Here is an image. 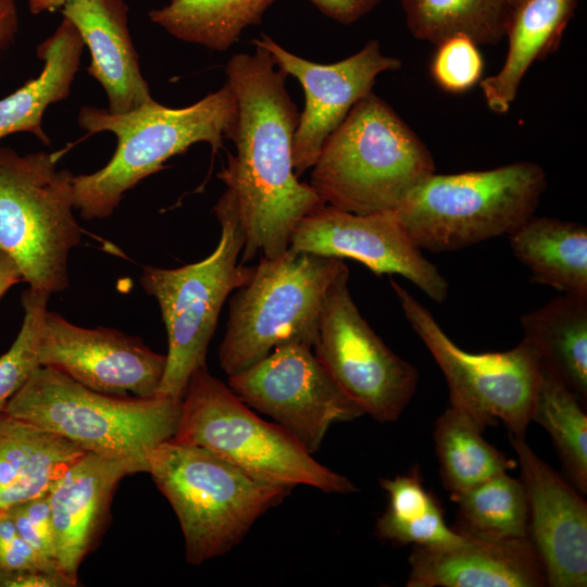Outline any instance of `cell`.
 Wrapping results in <instances>:
<instances>
[{
  "instance_id": "6da1fadb",
  "label": "cell",
  "mask_w": 587,
  "mask_h": 587,
  "mask_svg": "<svg viewBox=\"0 0 587 587\" xmlns=\"http://www.w3.org/2000/svg\"><path fill=\"white\" fill-rule=\"evenodd\" d=\"M225 66L238 102L233 141L236 153L218 173L233 197L245 230L241 263L285 253L297 224L325 205L294 170L292 141L299 123L297 105L286 88V74L271 54L254 45Z\"/></svg>"
},
{
  "instance_id": "7a4b0ae2",
  "label": "cell",
  "mask_w": 587,
  "mask_h": 587,
  "mask_svg": "<svg viewBox=\"0 0 587 587\" xmlns=\"http://www.w3.org/2000/svg\"><path fill=\"white\" fill-rule=\"evenodd\" d=\"M238 102L229 84L185 108H168L153 99L126 113L83 107L78 125L89 135L110 132L117 139L111 160L91 174L73 176L74 207L86 220L110 216L124 193L164 163L197 142L215 153L233 139Z\"/></svg>"
},
{
  "instance_id": "3957f363",
  "label": "cell",
  "mask_w": 587,
  "mask_h": 587,
  "mask_svg": "<svg viewBox=\"0 0 587 587\" xmlns=\"http://www.w3.org/2000/svg\"><path fill=\"white\" fill-rule=\"evenodd\" d=\"M310 186L330 207L355 214L396 211L435 173L432 153L373 91L361 98L324 142Z\"/></svg>"
},
{
  "instance_id": "277c9868",
  "label": "cell",
  "mask_w": 587,
  "mask_h": 587,
  "mask_svg": "<svg viewBox=\"0 0 587 587\" xmlns=\"http://www.w3.org/2000/svg\"><path fill=\"white\" fill-rule=\"evenodd\" d=\"M148 473L178 519L192 565L227 553L291 492L203 447L173 440L150 452Z\"/></svg>"
},
{
  "instance_id": "5b68a950",
  "label": "cell",
  "mask_w": 587,
  "mask_h": 587,
  "mask_svg": "<svg viewBox=\"0 0 587 587\" xmlns=\"http://www.w3.org/2000/svg\"><path fill=\"white\" fill-rule=\"evenodd\" d=\"M3 412L85 451L130 459L148 467L150 452L176 433L180 400L105 395L54 367L38 366Z\"/></svg>"
},
{
  "instance_id": "8992f818",
  "label": "cell",
  "mask_w": 587,
  "mask_h": 587,
  "mask_svg": "<svg viewBox=\"0 0 587 587\" xmlns=\"http://www.w3.org/2000/svg\"><path fill=\"white\" fill-rule=\"evenodd\" d=\"M547 188L537 163L484 171L433 173L395 211L421 249L448 252L511 234L534 215Z\"/></svg>"
},
{
  "instance_id": "52a82bcc",
  "label": "cell",
  "mask_w": 587,
  "mask_h": 587,
  "mask_svg": "<svg viewBox=\"0 0 587 587\" xmlns=\"http://www.w3.org/2000/svg\"><path fill=\"white\" fill-rule=\"evenodd\" d=\"M171 440L203 447L274 485H305L327 494L357 491L351 480L317 462L288 430L259 417L207 366L188 380Z\"/></svg>"
},
{
  "instance_id": "ba28073f",
  "label": "cell",
  "mask_w": 587,
  "mask_h": 587,
  "mask_svg": "<svg viewBox=\"0 0 587 587\" xmlns=\"http://www.w3.org/2000/svg\"><path fill=\"white\" fill-rule=\"evenodd\" d=\"M346 268L341 259L290 248L277 258L263 257L232 294L221 369L234 375L288 342L313 347L328 288Z\"/></svg>"
},
{
  "instance_id": "9c48e42d",
  "label": "cell",
  "mask_w": 587,
  "mask_h": 587,
  "mask_svg": "<svg viewBox=\"0 0 587 587\" xmlns=\"http://www.w3.org/2000/svg\"><path fill=\"white\" fill-rule=\"evenodd\" d=\"M214 212L221 237L209 257L176 268L142 270L140 284L159 303L168 341L158 396L182 399L192 373L207 366L209 344L224 302L253 273L254 265L239 262L245 230L227 190L217 200Z\"/></svg>"
},
{
  "instance_id": "30bf717a",
  "label": "cell",
  "mask_w": 587,
  "mask_h": 587,
  "mask_svg": "<svg viewBox=\"0 0 587 587\" xmlns=\"http://www.w3.org/2000/svg\"><path fill=\"white\" fill-rule=\"evenodd\" d=\"M68 148L20 155L0 147V250L29 288L49 295L67 287L68 254L82 239L73 175L58 168Z\"/></svg>"
},
{
  "instance_id": "8fae6325",
  "label": "cell",
  "mask_w": 587,
  "mask_h": 587,
  "mask_svg": "<svg viewBox=\"0 0 587 587\" xmlns=\"http://www.w3.org/2000/svg\"><path fill=\"white\" fill-rule=\"evenodd\" d=\"M407 321L441 370L450 405L466 413L484 429L501 421L509 435L525 438L541 378V359L523 338L501 352L472 353L457 346L430 312L390 278Z\"/></svg>"
},
{
  "instance_id": "7c38bea8",
  "label": "cell",
  "mask_w": 587,
  "mask_h": 587,
  "mask_svg": "<svg viewBox=\"0 0 587 587\" xmlns=\"http://www.w3.org/2000/svg\"><path fill=\"white\" fill-rule=\"evenodd\" d=\"M349 270L330 284L313 350L340 389L380 423L397 421L415 394L417 370L396 354L361 315Z\"/></svg>"
},
{
  "instance_id": "4fadbf2b",
  "label": "cell",
  "mask_w": 587,
  "mask_h": 587,
  "mask_svg": "<svg viewBox=\"0 0 587 587\" xmlns=\"http://www.w3.org/2000/svg\"><path fill=\"white\" fill-rule=\"evenodd\" d=\"M228 387L247 405L271 416L311 454L336 422L364 412L336 384L313 347L288 342L248 369L228 376Z\"/></svg>"
},
{
  "instance_id": "5bb4252c",
  "label": "cell",
  "mask_w": 587,
  "mask_h": 587,
  "mask_svg": "<svg viewBox=\"0 0 587 587\" xmlns=\"http://www.w3.org/2000/svg\"><path fill=\"white\" fill-rule=\"evenodd\" d=\"M289 248L361 262L374 274H399L437 303L448 282L403 229L395 211L355 214L325 204L295 227Z\"/></svg>"
},
{
  "instance_id": "9a60e30c",
  "label": "cell",
  "mask_w": 587,
  "mask_h": 587,
  "mask_svg": "<svg viewBox=\"0 0 587 587\" xmlns=\"http://www.w3.org/2000/svg\"><path fill=\"white\" fill-rule=\"evenodd\" d=\"M276 66L303 88L305 104L292 141V163L299 177L315 163L326 139L351 108L372 91L376 77L401 67V61L382 52L379 42L367 41L357 53L335 63H315L294 54L270 36L253 40Z\"/></svg>"
},
{
  "instance_id": "2e32d148",
  "label": "cell",
  "mask_w": 587,
  "mask_h": 587,
  "mask_svg": "<svg viewBox=\"0 0 587 587\" xmlns=\"http://www.w3.org/2000/svg\"><path fill=\"white\" fill-rule=\"evenodd\" d=\"M40 366L54 367L82 385L111 396L151 398L166 354L117 329L80 327L47 311L39 342Z\"/></svg>"
},
{
  "instance_id": "e0dca14e",
  "label": "cell",
  "mask_w": 587,
  "mask_h": 587,
  "mask_svg": "<svg viewBox=\"0 0 587 587\" xmlns=\"http://www.w3.org/2000/svg\"><path fill=\"white\" fill-rule=\"evenodd\" d=\"M528 507L527 534L547 586L587 585V503L583 495L540 459L525 438L509 435Z\"/></svg>"
},
{
  "instance_id": "ac0fdd59",
  "label": "cell",
  "mask_w": 587,
  "mask_h": 587,
  "mask_svg": "<svg viewBox=\"0 0 587 587\" xmlns=\"http://www.w3.org/2000/svg\"><path fill=\"white\" fill-rule=\"evenodd\" d=\"M138 472L148 473V467L130 459L86 451L47 491L58 566L75 584L82 561L102 530L117 484Z\"/></svg>"
},
{
  "instance_id": "d6986e66",
  "label": "cell",
  "mask_w": 587,
  "mask_h": 587,
  "mask_svg": "<svg viewBox=\"0 0 587 587\" xmlns=\"http://www.w3.org/2000/svg\"><path fill=\"white\" fill-rule=\"evenodd\" d=\"M459 532L464 539L454 546H414L408 587L547 586L542 563L528 537L500 539Z\"/></svg>"
},
{
  "instance_id": "ffe728a7",
  "label": "cell",
  "mask_w": 587,
  "mask_h": 587,
  "mask_svg": "<svg viewBox=\"0 0 587 587\" xmlns=\"http://www.w3.org/2000/svg\"><path fill=\"white\" fill-rule=\"evenodd\" d=\"M63 17L77 29L90 52L87 73L108 97V111L126 113L152 99L128 29L124 0H67Z\"/></svg>"
},
{
  "instance_id": "44dd1931",
  "label": "cell",
  "mask_w": 587,
  "mask_h": 587,
  "mask_svg": "<svg viewBox=\"0 0 587 587\" xmlns=\"http://www.w3.org/2000/svg\"><path fill=\"white\" fill-rule=\"evenodd\" d=\"M85 452L59 435L0 413V511L47 492Z\"/></svg>"
},
{
  "instance_id": "7402d4cb",
  "label": "cell",
  "mask_w": 587,
  "mask_h": 587,
  "mask_svg": "<svg viewBox=\"0 0 587 587\" xmlns=\"http://www.w3.org/2000/svg\"><path fill=\"white\" fill-rule=\"evenodd\" d=\"M578 0H522L512 9L505 36L508 52L501 68L479 82L489 110L507 113L534 62L554 52Z\"/></svg>"
},
{
  "instance_id": "603a6c76",
  "label": "cell",
  "mask_w": 587,
  "mask_h": 587,
  "mask_svg": "<svg viewBox=\"0 0 587 587\" xmlns=\"http://www.w3.org/2000/svg\"><path fill=\"white\" fill-rule=\"evenodd\" d=\"M85 43L75 26L65 17L37 48L43 61L41 73L21 88L0 99V139L27 132L43 145H50L42 129V116L52 103L66 99L79 68Z\"/></svg>"
},
{
  "instance_id": "cb8c5ba5",
  "label": "cell",
  "mask_w": 587,
  "mask_h": 587,
  "mask_svg": "<svg viewBox=\"0 0 587 587\" xmlns=\"http://www.w3.org/2000/svg\"><path fill=\"white\" fill-rule=\"evenodd\" d=\"M510 237L532 280L564 294L587 296V228L576 222L532 215Z\"/></svg>"
},
{
  "instance_id": "d4e9b609",
  "label": "cell",
  "mask_w": 587,
  "mask_h": 587,
  "mask_svg": "<svg viewBox=\"0 0 587 587\" xmlns=\"http://www.w3.org/2000/svg\"><path fill=\"white\" fill-rule=\"evenodd\" d=\"M542 369L587 399V296L564 294L521 316Z\"/></svg>"
},
{
  "instance_id": "484cf974",
  "label": "cell",
  "mask_w": 587,
  "mask_h": 587,
  "mask_svg": "<svg viewBox=\"0 0 587 587\" xmlns=\"http://www.w3.org/2000/svg\"><path fill=\"white\" fill-rule=\"evenodd\" d=\"M388 497L386 511L377 519L376 534L395 545L445 548L463 541L464 536L447 525L444 509L423 483L420 465L405 474L380 478Z\"/></svg>"
},
{
  "instance_id": "4316f807",
  "label": "cell",
  "mask_w": 587,
  "mask_h": 587,
  "mask_svg": "<svg viewBox=\"0 0 587 587\" xmlns=\"http://www.w3.org/2000/svg\"><path fill=\"white\" fill-rule=\"evenodd\" d=\"M483 432L474 419L451 405L436 420L433 433L435 453L442 485L451 495L516 465L486 441Z\"/></svg>"
},
{
  "instance_id": "83f0119b",
  "label": "cell",
  "mask_w": 587,
  "mask_h": 587,
  "mask_svg": "<svg viewBox=\"0 0 587 587\" xmlns=\"http://www.w3.org/2000/svg\"><path fill=\"white\" fill-rule=\"evenodd\" d=\"M275 0H171L149 12L150 21L175 38L225 51Z\"/></svg>"
},
{
  "instance_id": "f1b7e54d",
  "label": "cell",
  "mask_w": 587,
  "mask_h": 587,
  "mask_svg": "<svg viewBox=\"0 0 587 587\" xmlns=\"http://www.w3.org/2000/svg\"><path fill=\"white\" fill-rule=\"evenodd\" d=\"M412 35L435 46L454 35L495 45L507 34L512 9L507 0H401Z\"/></svg>"
},
{
  "instance_id": "f546056e",
  "label": "cell",
  "mask_w": 587,
  "mask_h": 587,
  "mask_svg": "<svg viewBox=\"0 0 587 587\" xmlns=\"http://www.w3.org/2000/svg\"><path fill=\"white\" fill-rule=\"evenodd\" d=\"M582 403L574 391L542 369L532 421L550 434L570 484L586 495L587 415Z\"/></svg>"
},
{
  "instance_id": "4dcf8cb0",
  "label": "cell",
  "mask_w": 587,
  "mask_h": 587,
  "mask_svg": "<svg viewBox=\"0 0 587 587\" xmlns=\"http://www.w3.org/2000/svg\"><path fill=\"white\" fill-rule=\"evenodd\" d=\"M458 505L454 528L490 538L528 537V507L524 486L507 472L470 489L452 494Z\"/></svg>"
},
{
  "instance_id": "1f68e13d",
  "label": "cell",
  "mask_w": 587,
  "mask_h": 587,
  "mask_svg": "<svg viewBox=\"0 0 587 587\" xmlns=\"http://www.w3.org/2000/svg\"><path fill=\"white\" fill-rule=\"evenodd\" d=\"M49 296L33 288L22 295L24 316L20 332L9 350L0 357V413L34 370L40 366L39 342Z\"/></svg>"
},
{
  "instance_id": "d6a6232c",
  "label": "cell",
  "mask_w": 587,
  "mask_h": 587,
  "mask_svg": "<svg viewBox=\"0 0 587 587\" xmlns=\"http://www.w3.org/2000/svg\"><path fill=\"white\" fill-rule=\"evenodd\" d=\"M436 47L429 70L442 90L460 93L479 84L484 61L476 42L464 35H454Z\"/></svg>"
},
{
  "instance_id": "836d02e7",
  "label": "cell",
  "mask_w": 587,
  "mask_h": 587,
  "mask_svg": "<svg viewBox=\"0 0 587 587\" xmlns=\"http://www.w3.org/2000/svg\"><path fill=\"white\" fill-rule=\"evenodd\" d=\"M7 511L45 570L62 574L57 562L53 522L47 492L17 503Z\"/></svg>"
},
{
  "instance_id": "e575fe53",
  "label": "cell",
  "mask_w": 587,
  "mask_h": 587,
  "mask_svg": "<svg viewBox=\"0 0 587 587\" xmlns=\"http://www.w3.org/2000/svg\"><path fill=\"white\" fill-rule=\"evenodd\" d=\"M0 569L47 572L38 555L18 533L7 510L0 511Z\"/></svg>"
},
{
  "instance_id": "d590c367",
  "label": "cell",
  "mask_w": 587,
  "mask_h": 587,
  "mask_svg": "<svg viewBox=\"0 0 587 587\" xmlns=\"http://www.w3.org/2000/svg\"><path fill=\"white\" fill-rule=\"evenodd\" d=\"M74 582L60 573L39 570L0 569V587H72Z\"/></svg>"
},
{
  "instance_id": "8d00e7d4",
  "label": "cell",
  "mask_w": 587,
  "mask_h": 587,
  "mask_svg": "<svg viewBox=\"0 0 587 587\" xmlns=\"http://www.w3.org/2000/svg\"><path fill=\"white\" fill-rule=\"evenodd\" d=\"M324 15L341 24H352L382 0H310Z\"/></svg>"
},
{
  "instance_id": "74e56055",
  "label": "cell",
  "mask_w": 587,
  "mask_h": 587,
  "mask_svg": "<svg viewBox=\"0 0 587 587\" xmlns=\"http://www.w3.org/2000/svg\"><path fill=\"white\" fill-rule=\"evenodd\" d=\"M18 26L16 0H0V59L13 45Z\"/></svg>"
},
{
  "instance_id": "f35d334b",
  "label": "cell",
  "mask_w": 587,
  "mask_h": 587,
  "mask_svg": "<svg viewBox=\"0 0 587 587\" xmlns=\"http://www.w3.org/2000/svg\"><path fill=\"white\" fill-rule=\"evenodd\" d=\"M21 280L23 278L14 261L0 250V298Z\"/></svg>"
},
{
  "instance_id": "ab89813d",
  "label": "cell",
  "mask_w": 587,
  "mask_h": 587,
  "mask_svg": "<svg viewBox=\"0 0 587 587\" xmlns=\"http://www.w3.org/2000/svg\"><path fill=\"white\" fill-rule=\"evenodd\" d=\"M67 0H28V9L33 14L53 12L61 9Z\"/></svg>"
},
{
  "instance_id": "60d3db41",
  "label": "cell",
  "mask_w": 587,
  "mask_h": 587,
  "mask_svg": "<svg viewBox=\"0 0 587 587\" xmlns=\"http://www.w3.org/2000/svg\"><path fill=\"white\" fill-rule=\"evenodd\" d=\"M511 9L515 8L522 0H507Z\"/></svg>"
}]
</instances>
